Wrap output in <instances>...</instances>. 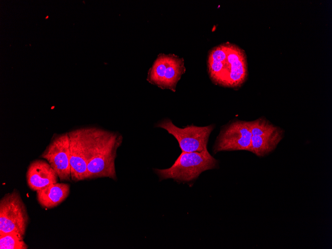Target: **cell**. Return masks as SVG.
<instances>
[{
  "label": "cell",
  "mask_w": 332,
  "mask_h": 249,
  "mask_svg": "<svg viewBox=\"0 0 332 249\" xmlns=\"http://www.w3.org/2000/svg\"><path fill=\"white\" fill-rule=\"evenodd\" d=\"M87 179H116L115 161L123 137L119 133L98 127H85Z\"/></svg>",
  "instance_id": "1"
},
{
  "label": "cell",
  "mask_w": 332,
  "mask_h": 249,
  "mask_svg": "<svg viewBox=\"0 0 332 249\" xmlns=\"http://www.w3.org/2000/svg\"><path fill=\"white\" fill-rule=\"evenodd\" d=\"M208 71L215 84L237 88L247 77L245 52L239 47L225 43L211 49L208 54Z\"/></svg>",
  "instance_id": "2"
},
{
  "label": "cell",
  "mask_w": 332,
  "mask_h": 249,
  "mask_svg": "<svg viewBox=\"0 0 332 249\" xmlns=\"http://www.w3.org/2000/svg\"><path fill=\"white\" fill-rule=\"evenodd\" d=\"M217 164V160L207 150L201 152H182L171 166L154 170L161 180L171 178L188 182L197 178L202 172L215 168Z\"/></svg>",
  "instance_id": "3"
},
{
  "label": "cell",
  "mask_w": 332,
  "mask_h": 249,
  "mask_svg": "<svg viewBox=\"0 0 332 249\" xmlns=\"http://www.w3.org/2000/svg\"><path fill=\"white\" fill-rule=\"evenodd\" d=\"M29 218L26 207L16 189L0 200V233H13L24 239Z\"/></svg>",
  "instance_id": "4"
},
{
  "label": "cell",
  "mask_w": 332,
  "mask_h": 249,
  "mask_svg": "<svg viewBox=\"0 0 332 249\" xmlns=\"http://www.w3.org/2000/svg\"><path fill=\"white\" fill-rule=\"evenodd\" d=\"M156 126L165 129L173 136L182 152H201L207 150L208 139L214 128L213 124L204 127L191 125L181 128L174 125L169 119H165Z\"/></svg>",
  "instance_id": "5"
},
{
  "label": "cell",
  "mask_w": 332,
  "mask_h": 249,
  "mask_svg": "<svg viewBox=\"0 0 332 249\" xmlns=\"http://www.w3.org/2000/svg\"><path fill=\"white\" fill-rule=\"evenodd\" d=\"M249 122L252 136L249 151L262 157L274 151L283 137V130L263 117Z\"/></svg>",
  "instance_id": "6"
},
{
  "label": "cell",
  "mask_w": 332,
  "mask_h": 249,
  "mask_svg": "<svg viewBox=\"0 0 332 249\" xmlns=\"http://www.w3.org/2000/svg\"><path fill=\"white\" fill-rule=\"evenodd\" d=\"M40 157L48 162L60 181H72L68 132L54 134Z\"/></svg>",
  "instance_id": "7"
},
{
  "label": "cell",
  "mask_w": 332,
  "mask_h": 249,
  "mask_svg": "<svg viewBox=\"0 0 332 249\" xmlns=\"http://www.w3.org/2000/svg\"><path fill=\"white\" fill-rule=\"evenodd\" d=\"M249 121L237 120L225 126L217 137L213 152L249 151L251 138Z\"/></svg>",
  "instance_id": "8"
},
{
  "label": "cell",
  "mask_w": 332,
  "mask_h": 249,
  "mask_svg": "<svg viewBox=\"0 0 332 249\" xmlns=\"http://www.w3.org/2000/svg\"><path fill=\"white\" fill-rule=\"evenodd\" d=\"M70 139V163L71 180L87 179V162L85 127L68 132Z\"/></svg>",
  "instance_id": "9"
},
{
  "label": "cell",
  "mask_w": 332,
  "mask_h": 249,
  "mask_svg": "<svg viewBox=\"0 0 332 249\" xmlns=\"http://www.w3.org/2000/svg\"><path fill=\"white\" fill-rule=\"evenodd\" d=\"M58 176L47 161L36 159L29 164L26 173L29 188L37 191L50 184L57 182Z\"/></svg>",
  "instance_id": "10"
},
{
  "label": "cell",
  "mask_w": 332,
  "mask_h": 249,
  "mask_svg": "<svg viewBox=\"0 0 332 249\" xmlns=\"http://www.w3.org/2000/svg\"><path fill=\"white\" fill-rule=\"evenodd\" d=\"M70 185L68 183H55L36 191V198L41 207L52 209L63 202L69 196Z\"/></svg>",
  "instance_id": "11"
},
{
  "label": "cell",
  "mask_w": 332,
  "mask_h": 249,
  "mask_svg": "<svg viewBox=\"0 0 332 249\" xmlns=\"http://www.w3.org/2000/svg\"><path fill=\"white\" fill-rule=\"evenodd\" d=\"M185 71L183 61L177 57L171 56L165 71L161 88L169 89L173 91L181 75Z\"/></svg>",
  "instance_id": "12"
},
{
  "label": "cell",
  "mask_w": 332,
  "mask_h": 249,
  "mask_svg": "<svg viewBox=\"0 0 332 249\" xmlns=\"http://www.w3.org/2000/svg\"><path fill=\"white\" fill-rule=\"evenodd\" d=\"M171 55H162L155 61L148 73L147 80L151 83L161 87L166 67Z\"/></svg>",
  "instance_id": "13"
},
{
  "label": "cell",
  "mask_w": 332,
  "mask_h": 249,
  "mask_svg": "<svg viewBox=\"0 0 332 249\" xmlns=\"http://www.w3.org/2000/svg\"><path fill=\"white\" fill-rule=\"evenodd\" d=\"M23 240L15 233H0V249H27Z\"/></svg>",
  "instance_id": "14"
}]
</instances>
